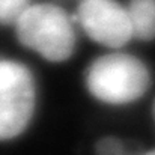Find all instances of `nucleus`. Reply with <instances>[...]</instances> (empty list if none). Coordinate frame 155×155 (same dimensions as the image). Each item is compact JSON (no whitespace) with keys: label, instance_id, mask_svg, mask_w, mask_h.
<instances>
[{"label":"nucleus","instance_id":"1","mask_svg":"<svg viewBox=\"0 0 155 155\" xmlns=\"http://www.w3.org/2000/svg\"><path fill=\"white\" fill-rule=\"evenodd\" d=\"M151 83L145 63L128 54H108L92 63L87 87L107 104H127L145 95Z\"/></svg>","mask_w":155,"mask_h":155},{"label":"nucleus","instance_id":"9","mask_svg":"<svg viewBox=\"0 0 155 155\" xmlns=\"http://www.w3.org/2000/svg\"><path fill=\"white\" fill-rule=\"evenodd\" d=\"M154 117H155V103H154Z\"/></svg>","mask_w":155,"mask_h":155},{"label":"nucleus","instance_id":"5","mask_svg":"<svg viewBox=\"0 0 155 155\" xmlns=\"http://www.w3.org/2000/svg\"><path fill=\"white\" fill-rule=\"evenodd\" d=\"M128 18L133 36L149 41L155 38V0H131Z\"/></svg>","mask_w":155,"mask_h":155},{"label":"nucleus","instance_id":"7","mask_svg":"<svg viewBox=\"0 0 155 155\" xmlns=\"http://www.w3.org/2000/svg\"><path fill=\"white\" fill-rule=\"evenodd\" d=\"M29 0H0V24L17 23L20 15L27 9Z\"/></svg>","mask_w":155,"mask_h":155},{"label":"nucleus","instance_id":"6","mask_svg":"<svg viewBox=\"0 0 155 155\" xmlns=\"http://www.w3.org/2000/svg\"><path fill=\"white\" fill-rule=\"evenodd\" d=\"M97 155H145L137 149L130 148L122 140L114 137H105L97 145Z\"/></svg>","mask_w":155,"mask_h":155},{"label":"nucleus","instance_id":"4","mask_svg":"<svg viewBox=\"0 0 155 155\" xmlns=\"http://www.w3.org/2000/svg\"><path fill=\"white\" fill-rule=\"evenodd\" d=\"M77 17L86 33L103 45L120 47L133 38L127 8L116 0H81Z\"/></svg>","mask_w":155,"mask_h":155},{"label":"nucleus","instance_id":"2","mask_svg":"<svg viewBox=\"0 0 155 155\" xmlns=\"http://www.w3.org/2000/svg\"><path fill=\"white\" fill-rule=\"evenodd\" d=\"M17 33L26 47L53 62L65 60L74 51L72 23L60 8L53 5L27 8L17 20Z\"/></svg>","mask_w":155,"mask_h":155},{"label":"nucleus","instance_id":"8","mask_svg":"<svg viewBox=\"0 0 155 155\" xmlns=\"http://www.w3.org/2000/svg\"><path fill=\"white\" fill-rule=\"evenodd\" d=\"M145 155H155V151H152V152H148V154H145Z\"/></svg>","mask_w":155,"mask_h":155},{"label":"nucleus","instance_id":"3","mask_svg":"<svg viewBox=\"0 0 155 155\" xmlns=\"http://www.w3.org/2000/svg\"><path fill=\"white\" fill-rule=\"evenodd\" d=\"M33 103L29 71L15 62H0V139L15 137L27 127Z\"/></svg>","mask_w":155,"mask_h":155}]
</instances>
